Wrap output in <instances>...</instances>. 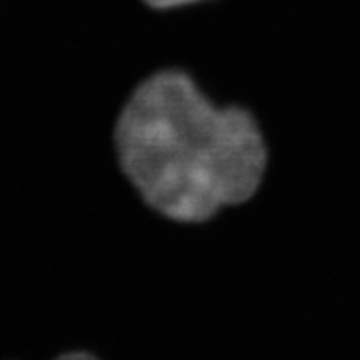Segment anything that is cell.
Listing matches in <instances>:
<instances>
[{
  "mask_svg": "<svg viewBox=\"0 0 360 360\" xmlns=\"http://www.w3.org/2000/svg\"><path fill=\"white\" fill-rule=\"evenodd\" d=\"M115 150L148 207L185 224L248 202L267 172L256 117L217 107L180 70H161L137 85L120 111Z\"/></svg>",
  "mask_w": 360,
  "mask_h": 360,
  "instance_id": "obj_1",
  "label": "cell"
},
{
  "mask_svg": "<svg viewBox=\"0 0 360 360\" xmlns=\"http://www.w3.org/2000/svg\"><path fill=\"white\" fill-rule=\"evenodd\" d=\"M143 3L150 5L152 9H180V7L204 3V0H143Z\"/></svg>",
  "mask_w": 360,
  "mask_h": 360,
  "instance_id": "obj_2",
  "label": "cell"
},
{
  "mask_svg": "<svg viewBox=\"0 0 360 360\" xmlns=\"http://www.w3.org/2000/svg\"><path fill=\"white\" fill-rule=\"evenodd\" d=\"M57 360H98V358H94L91 354H83V352H72V354L59 356Z\"/></svg>",
  "mask_w": 360,
  "mask_h": 360,
  "instance_id": "obj_3",
  "label": "cell"
}]
</instances>
